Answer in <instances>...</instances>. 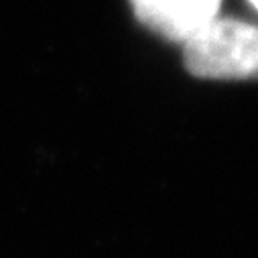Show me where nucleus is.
Returning a JSON list of instances; mask_svg holds the SVG:
<instances>
[{"label": "nucleus", "mask_w": 258, "mask_h": 258, "mask_svg": "<svg viewBox=\"0 0 258 258\" xmlns=\"http://www.w3.org/2000/svg\"><path fill=\"white\" fill-rule=\"evenodd\" d=\"M258 35L252 25L212 19L185 41V68L206 80L254 78Z\"/></svg>", "instance_id": "1"}, {"label": "nucleus", "mask_w": 258, "mask_h": 258, "mask_svg": "<svg viewBox=\"0 0 258 258\" xmlns=\"http://www.w3.org/2000/svg\"><path fill=\"white\" fill-rule=\"evenodd\" d=\"M250 3H252V7H256V0H250Z\"/></svg>", "instance_id": "3"}, {"label": "nucleus", "mask_w": 258, "mask_h": 258, "mask_svg": "<svg viewBox=\"0 0 258 258\" xmlns=\"http://www.w3.org/2000/svg\"><path fill=\"white\" fill-rule=\"evenodd\" d=\"M220 0H133L141 23L171 41H187L216 17Z\"/></svg>", "instance_id": "2"}]
</instances>
